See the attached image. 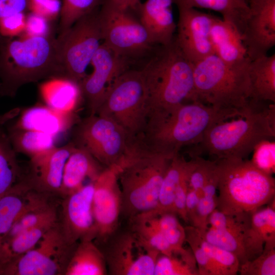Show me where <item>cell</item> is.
<instances>
[{
  "label": "cell",
  "instance_id": "cell-1",
  "mask_svg": "<svg viewBox=\"0 0 275 275\" xmlns=\"http://www.w3.org/2000/svg\"><path fill=\"white\" fill-rule=\"evenodd\" d=\"M241 114L198 101L183 103L168 113L149 117L138 142L149 151L173 158L183 147L199 144L214 124Z\"/></svg>",
  "mask_w": 275,
  "mask_h": 275
},
{
  "label": "cell",
  "instance_id": "cell-2",
  "mask_svg": "<svg viewBox=\"0 0 275 275\" xmlns=\"http://www.w3.org/2000/svg\"><path fill=\"white\" fill-rule=\"evenodd\" d=\"M63 78L57 39L45 36L4 38L0 44V95L14 97L23 85Z\"/></svg>",
  "mask_w": 275,
  "mask_h": 275
},
{
  "label": "cell",
  "instance_id": "cell-3",
  "mask_svg": "<svg viewBox=\"0 0 275 275\" xmlns=\"http://www.w3.org/2000/svg\"><path fill=\"white\" fill-rule=\"evenodd\" d=\"M159 48L141 70L145 89L147 119L195 101L193 63L178 47L175 38Z\"/></svg>",
  "mask_w": 275,
  "mask_h": 275
},
{
  "label": "cell",
  "instance_id": "cell-4",
  "mask_svg": "<svg viewBox=\"0 0 275 275\" xmlns=\"http://www.w3.org/2000/svg\"><path fill=\"white\" fill-rule=\"evenodd\" d=\"M211 126L196 145L216 159H245L264 140L275 138V104L250 99L242 115Z\"/></svg>",
  "mask_w": 275,
  "mask_h": 275
},
{
  "label": "cell",
  "instance_id": "cell-5",
  "mask_svg": "<svg viewBox=\"0 0 275 275\" xmlns=\"http://www.w3.org/2000/svg\"><path fill=\"white\" fill-rule=\"evenodd\" d=\"M172 158L137 145L116 166L121 192V216L129 220L156 207Z\"/></svg>",
  "mask_w": 275,
  "mask_h": 275
},
{
  "label": "cell",
  "instance_id": "cell-6",
  "mask_svg": "<svg viewBox=\"0 0 275 275\" xmlns=\"http://www.w3.org/2000/svg\"><path fill=\"white\" fill-rule=\"evenodd\" d=\"M216 208L231 215L252 213L274 198L275 180L246 159H216Z\"/></svg>",
  "mask_w": 275,
  "mask_h": 275
},
{
  "label": "cell",
  "instance_id": "cell-7",
  "mask_svg": "<svg viewBox=\"0 0 275 275\" xmlns=\"http://www.w3.org/2000/svg\"><path fill=\"white\" fill-rule=\"evenodd\" d=\"M250 62L228 64L211 54L193 63L195 101L222 110L243 112L251 96Z\"/></svg>",
  "mask_w": 275,
  "mask_h": 275
},
{
  "label": "cell",
  "instance_id": "cell-8",
  "mask_svg": "<svg viewBox=\"0 0 275 275\" xmlns=\"http://www.w3.org/2000/svg\"><path fill=\"white\" fill-rule=\"evenodd\" d=\"M117 122L135 140L147 121L145 89L141 70L127 69L109 86L96 114Z\"/></svg>",
  "mask_w": 275,
  "mask_h": 275
},
{
  "label": "cell",
  "instance_id": "cell-9",
  "mask_svg": "<svg viewBox=\"0 0 275 275\" xmlns=\"http://www.w3.org/2000/svg\"><path fill=\"white\" fill-rule=\"evenodd\" d=\"M56 39L63 78L79 85L102 40L98 13L94 11L82 17L65 32L59 34Z\"/></svg>",
  "mask_w": 275,
  "mask_h": 275
},
{
  "label": "cell",
  "instance_id": "cell-10",
  "mask_svg": "<svg viewBox=\"0 0 275 275\" xmlns=\"http://www.w3.org/2000/svg\"><path fill=\"white\" fill-rule=\"evenodd\" d=\"M74 127L75 145L88 151L105 168L118 166L134 144L120 125L104 116L89 115Z\"/></svg>",
  "mask_w": 275,
  "mask_h": 275
},
{
  "label": "cell",
  "instance_id": "cell-11",
  "mask_svg": "<svg viewBox=\"0 0 275 275\" xmlns=\"http://www.w3.org/2000/svg\"><path fill=\"white\" fill-rule=\"evenodd\" d=\"M76 245L67 243L58 223L33 249L9 262L4 275H65Z\"/></svg>",
  "mask_w": 275,
  "mask_h": 275
},
{
  "label": "cell",
  "instance_id": "cell-12",
  "mask_svg": "<svg viewBox=\"0 0 275 275\" xmlns=\"http://www.w3.org/2000/svg\"><path fill=\"white\" fill-rule=\"evenodd\" d=\"M103 42L128 59L146 52L155 45L148 32L129 10L106 0L98 13Z\"/></svg>",
  "mask_w": 275,
  "mask_h": 275
},
{
  "label": "cell",
  "instance_id": "cell-13",
  "mask_svg": "<svg viewBox=\"0 0 275 275\" xmlns=\"http://www.w3.org/2000/svg\"><path fill=\"white\" fill-rule=\"evenodd\" d=\"M102 245L108 274L154 275L160 253L143 246L129 229L117 231Z\"/></svg>",
  "mask_w": 275,
  "mask_h": 275
},
{
  "label": "cell",
  "instance_id": "cell-14",
  "mask_svg": "<svg viewBox=\"0 0 275 275\" xmlns=\"http://www.w3.org/2000/svg\"><path fill=\"white\" fill-rule=\"evenodd\" d=\"M122 197L116 166L105 168L94 182L92 211L96 228L94 240L104 244L117 231Z\"/></svg>",
  "mask_w": 275,
  "mask_h": 275
},
{
  "label": "cell",
  "instance_id": "cell-15",
  "mask_svg": "<svg viewBox=\"0 0 275 275\" xmlns=\"http://www.w3.org/2000/svg\"><path fill=\"white\" fill-rule=\"evenodd\" d=\"M93 72L79 84L89 115H95L106 91L122 73L127 69L128 59L116 53L104 42L93 57Z\"/></svg>",
  "mask_w": 275,
  "mask_h": 275
},
{
  "label": "cell",
  "instance_id": "cell-16",
  "mask_svg": "<svg viewBox=\"0 0 275 275\" xmlns=\"http://www.w3.org/2000/svg\"><path fill=\"white\" fill-rule=\"evenodd\" d=\"M94 182L63 198L58 224L67 243L71 245L83 240H94L96 228L92 211Z\"/></svg>",
  "mask_w": 275,
  "mask_h": 275
},
{
  "label": "cell",
  "instance_id": "cell-17",
  "mask_svg": "<svg viewBox=\"0 0 275 275\" xmlns=\"http://www.w3.org/2000/svg\"><path fill=\"white\" fill-rule=\"evenodd\" d=\"M177 6L179 17L175 39L184 55L194 63L213 54L210 33L216 16L196 8Z\"/></svg>",
  "mask_w": 275,
  "mask_h": 275
},
{
  "label": "cell",
  "instance_id": "cell-18",
  "mask_svg": "<svg viewBox=\"0 0 275 275\" xmlns=\"http://www.w3.org/2000/svg\"><path fill=\"white\" fill-rule=\"evenodd\" d=\"M251 214L246 213L231 215L216 208L209 215L206 228L196 230L206 241L233 254L241 265L248 261L244 234Z\"/></svg>",
  "mask_w": 275,
  "mask_h": 275
},
{
  "label": "cell",
  "instance_id": "cell-19",
  "mask_svg": "<svg viewBox=\"0 0 275 275\" xmlns=\"http://www.w3.org/2000/svg\"><path fill=\"white\" fill-rule=\"evenodd\" d=\"M250 15L242 39L250 61L275 45V0H248Z\"/></svg>",
  "mask_w": 275,
  "mask_h": 275
},
{
  "label": "cell",
  "instance_id": "cell-20",
  "mask_svg": "<svg viewBox=\"0 0 275 275\" xmlns=\"http://www.w3.org/2000/svg\"><path fill=\"white\" fill-rule=\"evenodd\" d=\"M75 146L73 142L55 146L30 158L26 180L37 190L60 195L65 165Z\"/></svg>",
  "mask_w": 275,
  "mask_h": 275
},
{
  "label": "cell",
  "instance_id": "cell-21",
  "mask_svg": "<svg viewBox=\"0 0 275 275\" xmlns=\"http://www.w3.org/2000/svg\"><path fill=\"white\" fill-rule=\"evenodd\" d=\"M76 112L62 113L38 104L22 111L11 127L37 131L55 137L71 129L79 121Z\"/></svg>",
  "mask_w": 275,
  "mask_h": 275
},
{
  "label": "cell",
  "instance_id": "cell-22",
  "mask_svg": "<svg viewBox=\"0 0 275 275\" xmlns=\"http://www.w3.org/2000/svg\"><path fill=\"white\" fill-rule=\"evenodd\" d=\"M174 0H146L140 7L139 20L154 45H166L174 39Z\"/></svg>",
  "mask_w": 275,
  "mask_h": 275
},
{
  "label": "cell",
  "instance_id": "cell-23",
  "mask_svg": "<svg viewBox=\"0 0 275 275\" xmlns=\"http://www.w3.org/2000/svg\"><path fill=\"white\" fill-rule=\"evenodd\" d=\"M105 168L85 149L75 146L65 165L60 195L79 189L87 180L94 182Z\"/></svg>",
  "mask_w": 275,
  "mask_h": 275
},
{
  "label": "cell",
  "instance_id": "cell-24",
  "mask_svg": "<svg viewBox=\"0 0 275 275\" xmlns=\"http://www.w3.org/2000/svg\"><path fill=\"white\" fill-rule=\"evenodd\" d=\"M210 38L213 54L224 62L234 65L250 61L241 34L230 22L216 17Z\"/></svg>",
  "mask_w": 275,
  "mask_h": 275
},
{
  "label": "cell",
  "instance_id": "cell-25",
  "mask_svg": "<svg viewBox=\"0 0 275 275\" xmlns=\"http://www.w3.org/2000/svg\"><path fill=\"white\" fill-rule=\"evenodd\" d=\"M266 207L251 214L250 221L245 232V248L248 261L262 252L265 243L275 242L274 198Z\"/></svg>",
  "mask_w": 275,
  "mask_h": 275
},
{
  "label": "cell",
  "instance_id": "cell-26",
  "mask_svg": "<svg viewBox=\"0 0 275 275\" xmlns=\"http://www.w3.org/2000/svg\"><path fill=\"white\" fill-rule=\"evenodd\" d=\"M34 189L23 178L0 198V263L5 267L8 263L4 251L5 240Z\"/></svg>",
  "mask_w": 275,
  "mask_h": 275
},
{
  "label": "cell",
  "instance_id": "cell-27",
  "mask_svg": "<svg viewBox=\"0 0 275 275\" xmlns=\"http://www.w3.org/2000/svg\"><path fill=\"white\" fill-rule=\"evenodd\" d=\"M45 104L62 113H74L83 99L79 85L65 78L46 80L39 86Z\"/></svg>",
  "mask_w": 275,
  "mask_h": 275
},
{
  "label": "cell",
  "instance_id": "cell-28",
  "mask_svg": "<svg viewBox=\"0 0 275 275\" xmlns=\"http://www.w3.org/2000/svg\"><path fill=\"white\" fill-rule=\"evenodd\" d=\"M249 74L251 99L275 103V54L250 61Z\"/></svg>",
  "mask_w": 275,
  "mask_h": 275
},
{
  "label": "cell",
  "instance_id": "cell-29",
  "mask_svg": "<svg viewBox=\"0 0 275 275\" xmlns=\"http://www.w3.org/2000/svg\"><path fill=\"white\" fill-rule=\"evenodd\" d=\"M108 274L104 255L92 240H83L76 245L65 275H106Z\"/></svg>",
  "mask_w": 275,
  "mask_h": 275
},
{
  "label": "cell",
  "instance_id": "cell-30",
  "mask_svg": "<svg viewBox=\"0 0 275 275\" xmlns=\"http://www.w3.org/2000/svg\"><path fill=\"white\" fill-rule=\"evenodd\" d=\"M177 5L206 9L219 13L222 19L233 24L241 36L250 15L248 0H174Z\"/></svg>",
  "mask_w": 275,
  "mask_h": 275
},
{
  "label": "cell",
  "instance_id": "cell-31",
  "mask_svg": "<svg viewBox=\"0 0 275 275\" xmlns=\"http://www.w3.org/2000/svg\"><path fill=\"white\" fill-rule=\"evenodd\" d=\"M135 216L145 221L157 230L166 239L174 252L182 250L185 242V228L172 211L159 212L151 210Z\"/></svg>",
  "mask_w": 275,
  "mask_h": 275
},
{
  "label": "cell",
  "instance_id": "cell-32",
  "mask_svg": "<svg viewBox=\"0 0 275 275\" xmlns=\"http://www.w3.org/2000/svg\"><path fill=\"white\" fill-rule=\"evenodd\" d=\"M7 135L17 153L30 158L45 152L55 146V136L43 132L10 127Z\"/></svg>",
  "mask_w": 275,
  "mask_h": 275
},
{
  "label": "cell",
  "instance_id": "cell-33",
  "mask_svg": "<svg viewBox=\"0 0 275 275\" xmlns=\"http://www.w3.org/2000/svg\"><path fill=\"white\" fill-rule=\"evenodd\" d=\"M22 179L16 152L2 128L0 129V198Z\"/></svg>",
  "mask_w": 275,
  "mask_h": 275
},
{
  "label": "cell",
  "instance_id": "cell-34",
  "mask_svg": "<svg viewBox=\"0 0 275 275\" xmlns=\"http://www.w3.org/2000/svg\"><path fill=\"white\" fill-rule=\"evenodd\" d=\"M187 162L179 153L172 158L162 182L157 206L152 210L174 212L175 190L185 171Z\"/></svg>",
  "mask_w": 275,
  "mask_h": 275
},
{
  "label": "cell",
  "instance_id": "cell-35",
  "mask_svg": "<svg viewBox=\"0 0 275 275\" xmlns=\"http://www.w3.org/2000/svg\"><path fill=\"white\" fill-rule=\"evenodd\" d=\"M154 275H199L196 260L190 248H183L170 256L160 254Z\"/></svg>",
  "mask_w": 275,
  "mask_h": 275
},
{
  "label": "cell",
  "instance_id": "cell-36",
  "mask_svg": "<svg viewBox=\"0 0 275 275\" xmlns=\"http://www.w3.org/2000/svg\"><path fill=\"white\" fill-rule=\"evenodd\" d=\"M129 230L146 248L170 256L174 251L162 234L149 224L135 216L128 220Z\"/></svg>",
  "mask_w": 275,
  "mask_h": 275
},
{
  "label": "cell",
  "instance_id": "cell-37",
  "mask_svg": "<svg viewBox=\"0 0 275 275\" xmlns=\"http://www.w3.org/2000/svg\"><path fill=\"white\" fill-rule=\"evenodd\" d=\"M58 223L42 225L7 239L4 245V251L9 262L33 249L44 234Z\"/></svg>",
  "mask_w": 275,
  "mask_h": 275
},
{
  "label": "cell",
  "instance_id": "cell-38",
  "mask_svg": "<svg viewBox=\"0 0 275 275\" xmlns=\"http://www.w3.org/2000/svg\"><path fill=\"white\" fill-rule=\"evenodd\" d=\"M217 183V164L215 159L204 186L202 195L199 201L197 217L194 226L197 230L206 228L209 215L216 208Z\"/></svg>",
  "mask_w": 275,
  "mask_h": 275
},
{
  "label": "cell",
  "instance_id": "cell-39",
  "mask_svg": "<svg viewBox=\"0 0 275 275\" xmlns=\"http://www.w3.org/2000/svg\"><path fill=\"white\" fill-rule=\"evenodd\" d=\"M198 239L201 246L208 255L217 275H235L238 272L240 263L233 254L206 241L199 234Z\"/></svg>",
  "mask_w": 275,
  "mask_h": 275
},
{
  "label": "cell",
  "instance_id": "cell-40",
  "mask_svg": "<svg viewBox=\"0 0 275 275\" xmlns=\"http://www.w3.org/2000/svg\"><path fill=\"white\" fill-rule=\"evenodd\" d=\"M101 0H63L60 13L59 33H63L82 17L96 10Z\"/></svg>",
  "mask_w": 275,
  "mask_h": 275
},
{
  "label": "cell",
  "instance_id": "cell-41",
  "mask_svg": "<svg viewBox=\"0 0 275 275\" xmlns=\"http://www.w3.org/2000/svg\"><path fill=\"white\" fill-rule=\"evenodd\" d=\"M241 275H274L275 242L265 243L261 254L240 265Z\"/></svg>",
  "mask_w": 275,
  "mask_h": 275
},
{
  "label": "cell",
  "instance_id": "cell-42",
  "mask_svg": "<svg viewBox=\"0 0 275 275\" xmlns=\"http://www.w3.org/2000/svg\"><path fill=\"white\" fill-rule=\"evenodd\" d=\"M251 162L263 172L272 175L275 172V142L264 140L254 148Z\"/></svg>",
  "mask_w": 275,
  "mask_h": 275
},
{
  "label": "cell",
  "instance_id": "cell-43",
  "mask_svg": "<svg viewBox=\"0 0 275 275\" xmlns=\"http://www.w3.org/2000/svg\"><path fill=\"white\" fill-rule=\"evenodd\" d=\"M189 169L190 160L188 161L185 171L177 186L173 202L174 212L185 223H188L185 204Z\"/></svg>",
  "mask_w": 275,
  "mask_h": 275
},
{
  "label": "cell",
  "instance_id": "cell-44",
  "mask_svg": "<svg viewBox=\"0 0 275 275\" xmlns=\"http://www.w3.org/2000/svg\"><path fill=\"white\" fill-rule=\"evenodd\" d=\"M25 20L23 12L0 19V35L5 38H14L22 35L25 29Z\"/></svg>",
  "mask_w": 275,
  "mask_h": 275
},
{
  "label": "cell",
  "instance_id": "cell-45",
  "mask_svg": "<svg viewBox=\"0 0 275 275\" xmlns=\"http://www.w3.org/2000/svg\"><path fill=\"white\" fill-rule=\"evenodd\" d=\"M28 8L32 13L50 21L60 14L61 4L59 0H29Z\"/></svg>",
  "mask_w": 275,
  "mask_h": 275
},
{
  "label": "cell",
  "instance_id": "cell-46",
  "mask_svg": "<svg viewBox=\"0 0 275 275\" xmlns=\"http://www.w3.org/2000/svg\"><path fill=\"white\" fill-rule=\"evenodd\" d=\"M49 21L39 15L31 13L26 16L24 37L45 36L51 33Z\"/></svg>",
  "mask_w": 275,
  "mask_h": 275
},
{
  "label": "cell",
  "instance_id": "cell-47",
  "mask_svg": "<svg viewBox=\"0 0 275 275\" xmlns=\"http://www.w3.org/2000/svg\"><path fill=\"white\" fill-rule=\"evenodd\" d=\"M28 3L29 0H0V19L23 12Z\"/></svg>",
  "mask_w": 275,
  "mask_h": 275
},
{
  "label": "cell",
  "instance_id": "cell-48",
  "mask_svg": "<svg viewBox=\"0 0 275 275\" xmlns=\"http://www.w3.org/2000/svg\"><path fill=\"white\" fill-rule=\"evenodd\" d=\"M118 7L127 10H138L142 4L140 0H109Z\"/></svg>",
  "mask_w": 275,
  "mask_h": 275
},
{
  "label": "cell",
  "instance_id": "cell-49",
  "mask_svg": "<svg viewBox=\"0 0 275 275\" xmlns=\"http://www.w3.org/2000/svg\"><path fill=\"white\" fill-rule=\"evenodd\" d=\"M21 109L19 107H15L3 114H0V129L7 123L16 118L20 112Z\"/></svg>",
  "mask_w": 275,
  "mask_h": 275
},
{
  "label": "cell",
  "instance_id": "cell-50",
  "mask_svg": "<svg viewBox=\"0 0 275 275\" xmlns=\"http://www.w3.org/2000/svg\"><path fill=\"white\" fill-rule=\"evenodd\" d=\"M5 267L0 263V275H4Z\"/></svg>",
  "mask_w": 275,
  "mask_h": 275
},
{
  "label": "cell",
  "instance_id": "cell-51",
  "mask_svg": "<svg viewBox=\"0 0 275 275\" xmlns=\"http://www.w3.org/2000/svg\"><path fill=\"white\" fill-rule=\"evenodd\" d=\"M5 37H3L0 35V44L2 42L3 40H4Z\"/></svg>",
  "mask_w": 275,
  "mask_h": 275
}]
</instances>
